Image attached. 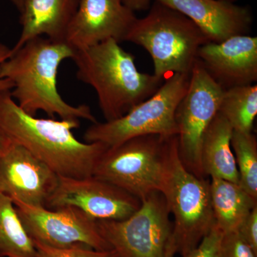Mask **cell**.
I'll return each instance as SVG.
<instances>
[{
	"label": "cell",
	"mask_w": 257,
	"mask_h": 257,
	"mask_svg": "<svg viewBox=\"0 0 257 257\" xmlns=\"http://www.w3.org/2000/svg\"><path fill=\"white\" fill-rule=\"evenodd\" d=\"M10 92L0 93V131L60 177L92 176L96 162L109 147L77 140L72 130L79 127V120L44 119L28 114Z\"/></svg>",
	"instance_id": "cell-1"
},
{
	"label": "cell",
	"mask_w": 257,
	"mask_h": 257,
	"mask_svg": "<svg viewBox=\"0 0 257 257\" xmlns=\"http://www.w3.org/2000/svg\"><path fill=\"white\" fill-rule=\"evenodd\" d=\"M74 50L67 42L38 37L24 44L0 64V78L13 83L11 96L28 114L43 111L51 118L80 119L97 122L86 104L72 106L59 94L57 76L60 64L73 57Z\"/></svg>",
	"instance_id": "cell-2"
},
{
	"label": "cell",
	"mask_w": 257,
	"mask_h": 257,
	"mask_svg": "<svg viewBox=\"0 0 257 257\" xmlns=\"http://www.w3.org/2000/svg\"><path fill=\"white\" fill-rule=\"evenodd\" d=\"M114 40L74 51L79 80L94 88L105 121L124 116L157 92L162 81L139 72L135 56Z\"/></svg>",
	"instance_id": "cell-3"
},
{
	"label": "cell",
	"mask_w": 257,
	"mask_h": 257,
	"mask_svg": "<svg viewBox=\"0 0 257 257\" xmlns=\"http://www.w3.org/2000/svg\"><path fill=\"white\" fill-rule=\"evenodd\" d=\"M161 193L173 216L172 246L183 256L197 247L214 222L210 182L184 167L179 155L177 137L166 140L165 173Z\"/></svg>",
	"instance_id": "cell-4"
},
{
	"label": "cell",
	"mask_w": 257,
	"mask_h": 257,
	"mask_svg": "<svg viewBox=\"0 0 257 257\" xmlns=\"http://www.w3.org/2000/svg\"><path fill=\"white\" fill-rule=\"evenodd\" d=\"M126 42L148 52L154 62V75L162 81L176 74H190L199 48L209 42L192 20L156 1L145 18L138 19Z\"/></svg>",
	"instance_id": "cell-5"
},
{
	"label": "cell",
	"mask_w": 257,
	"mask_h": 257,
	"mask_svg": "<svg viewBox=\"0 0 257 257\" xmlns=\"http://www.w3.org/2000/svg\"><path fill=\"white\" fill-rule=\"evenodd\" d=\"M190 74H176L166 79L156 92L118 119L93 123L84 134L86 143L116 146L145 135L177 136L176 111L188 89Z\"/></svg>",
	"instance_id": "cell-6"
},
{
	"label": "cell",
	"mask_w": 257,
	"mask_h": 257,
	"mask_svg": "<svg viewBox=\"0 0 257 257\" xmlns=\"http://www.w3.org/2000/svg\"><path fill=\"white\" fill-rule=\"evenodd\" d=\"M167 138L145 135L108 147L96 162L92 176L117 186L140 200L161 192Z\"/></svg>",
	"instance_id": "cell-7"
},
{
	"label": "cell",
	"mask_w": 257,
	"mask_h": 257,
	"mask_svg": "<svg viewBox=\"0 0 257 257\" xmlns=\"http://www.w3.org/2000/svg\"><path fill=\"white\" fill-rule=\"evenodd\" d=\"M141 201L138 210L127 219L97 220L99 232L118 257H168L175 251L165 198L157 192Z\"/></svg>",
	"instance_id": "cell-8"
},
{
	"label": "cell",
	"mask_w": 257,
	"mask_h": 257,
	"mask_svg": "<svg viewBox=\"0 0 257 257\" xmlns=\"http://www.w3.org/2000/svg\"><path fill=\"white\" fill-rule=\"evenodd\" d=\"M224 92L197 60L191 71L188 89L176 111L179 157L187 170L202 178H206L201 163L203 138L219 112Z\"/></svg>",
	"instance_id": "cell-9"
},
{
	"label": "cell",
	"mask_w": 257,
	"mask_h": 257,
	"mask_svg": "<svg viewBox=\"0 0 257 257\" xmlns=\"http://www.w3.org/2000/svg\"><path fill=\"white\" fill-rule=\"evenodd\" d=\"M19 216L34 241L54 248L85 246L111 250L101 236L97 220L74 207L47 209L14 202Z\"/></svg>",
	"instance_id": "cell-10"
},
{
	"label": "cell",
	"mask_w": 257,
	"mask_h": 257,
	"mask_svg": "<svg viewBox=\"0 0 257 257\" xmlns=\"http://www.w3.org/2000/svg\"><path fill=\"white\" fill-rule=\"evenodd\" d=\"M141 203L124 189L94 176L84 178L59 176L57 187L45 207H74L96 220L120 221L133 215Z\"/></svg>",
	"instance_id": "cell-11"
},
{
	"label": "cell",
	"mask_w": 257,
	"mask_h": 257,
	"mask_svg": "<svg viewBox=\"0 0 257 257\" xmlns=\"http://www.w3.org/2000/svg\"><path fill=\"white\" fill-rule=\"evenodd\" d=\"M58 178L49 166L8 138L0 156V192L13 202L45 207Z\"/></svg>",
	"instance_id": "cell-12"
},
{
	"label": "cell",
	"mask_w": 257,
	"mask_h": 257,
	"mask_svg": "<svg viewBox=\"0 0 257 257\" xmlns=\"http://www.w3.org/2000/svg\"><path fill=\"white\" fill-rule=\"evenodd\" d=\"M138 19L121 0H79L65 42L74 50L108 40L126 42Z\"/></svg>",
	"instance_id": "cell-13"
},
{
	"label": "cell",
	"mask_w": 257,
	"mask_h": 257,
	"mask_svg": "<svg viewBox=\"0 0 257 257\" xmlns=\"http://www.w3.org/2000/svg\"><path fill=\"white\" fill-rule=\"evenodd\" d=\"M197 60L224 90L257 80V38L235 35L219 43L207 42Z\"/></svg>",
	"instance_id": "cell-14"
},
{
	"label": "cell",
	"mask_w": 257,
	"mask_h": 257,
	"mask_svg": "<svg viewBox=\"0 0 257 257\" xmlns=\"http://www.w3.org/2000/svg\"><path fill=\"white\" fill-rule=\"evenodd\" d=\"M182 13L204 32L209 42L219 43L235 35H247L253 23L248 7L226 0H155Z\"/></svg>",
	"instance_id": "cell-15"
},
{
	"label": "cell",
	"mask_w": 257,
	"mask_h": 257,
	"mask_svg": "<svg viewBox=\"0 0 257 257\" xmlns=\"http://www.w3.org/2000/svg\"><path fill=\"white\" fill-rule=\"evenodd\" d=\"M79 0H26L20 14L22 32L12 51L35 37L45 35L64 41L69 24L78 9Z\"/></svg>",
	"instance_id": "cell-16"
},
{
	"label": "cell",
	"mask_w": 257,
	"mask_h": 257,
	"mask_svg": "<svg viewBox=\"0 0 257 257\" xmlns=\"http://www.w3.org/2000/svg\"><path fill=\"white\" fill-rule=\"evenodd\" d=\"M233 128L219 112L206 130L201 147V163L205 177L239 183L231 141Z\"/></svg>",
	"instance_id": "cell-17"
},
{
	"label": "cell",
	"mask_w": 257,
	"mask_h": 257,
	"mask_svg": "<svg viewBox=\"0 0 257 257\" xmlns=\"http://www.w3.org/2000/svg\"><path fill=\"white\" fill-rule=\"evenodd\" d=\"M211 207L215 225L224 234L239 230L257 206V200L239 185L225 179L210 177Z\"/></svg>",
	"instance_id": "cell-18"
},
{
	"label": "cell",
	"mask_w": 257,
	"mask_h": 257,
	"mask_svg": "<svg viewBox=\"0 0 257 257\" xmlns=\"http://www.w3.org/2000/svg\"><path fill=\"white\" fill-rule=\"evenodd\" d=\"M0 257H37L35 243L11 199L0 192Z\"/></svg>",
	"instance_id": "cell-19"
},
{
	"label": "cell",
	"mask_w": 257,
	"mask_h": 257,
	"mask_svg": "<svg viewBox=\"0 0 257 257\" xmlns=\"http://www.w3.org/2000/svg\"><path fill=\"white\" fill-rule=\"evenodd\" d=\"M219 113L234 131L251 133L257 114L256 84L238 86L224 90Z\"/></svg>",
	"instance_id": "cell-20"
},
{
	"label": "cell",
	"mask_w": 257,
	"mask_h": 257,
	"mask_svg": "<svg viewBox=\"0 0 257 257\" xmlns=\"http://www.w3.org/2000/svg\"><path fill=\"white\" fill-rule=\"evenodd\" d=\"M239 176V185L257 200V141L252 133L233 130L231 141Z\"/></svg>",
	"instance_id": "cell-21"
},
{
	"label": "cell",
	"mask_w": 257,
	"mask_h": 257,
	"mask_svg": "<svg viewBox=\"0 0 257 257\" xmlns=\"http://www.w3.org/2000/svg\"><path fill=\"white\" fill-rule=\"evenodd\" d=\"M37 257H118L114 250L98 251L85 246L69 248H54L43 243L34 241Z\"/></svg>",
	"instance_id": "cell-22"
},
{
	"label": "cell",
	"mask_w": 257,
	"mask_h": 257,
	"mask_svg": "<svg viewBox=\"0 0 257 257\" xmlns=\"http://www.w3.org/2000/svg\"><path fill=\"white\" fill-rule=\"evenodd\" d=\"M221 257H257V253L236 231L223 234Z\"/></svg>",
	"instance_id": "cell-23"
},
{
	"label": "cell",
	"mask_w": 257,
	"mask_h": 257,
	"mask_svg": "<svg viewBox=\"0 0 257 257\" xmlns=\"http://www.w3.org/2000/svg\"><path fill=\"white\" fill-rule=\"evenodd\" d=\"M224 233L214 224L197 247L182 257H221V243Z\"/></svg>",
	"instance_id": "cell-24"
},
{
	"label": "cell",
	"mask_w": 257,
	"mask_h": 257,
	"mask_svg": "<svg viewBox=\"0 0 257 257\" xmlns=\"http://www.w3.org/2000/svg\"><path fill=\"white\" fill-rule=\"evenodd\" d=\"M238 231L257 253V206L251 210Z\"/></svg>",
	"instance_id": "cell-25"
},
{
	"label": "cell",
	"mask_w": 257,
	"mask_h": 257,
	"mask_svg": "<svg viewBox=\"0 0 257 257\" xmlns=\"http://www.w3.org/2000/svg\"><path fill=\"white\" fill-rule=\"evenodd\" d=\"M10 55H11V49L0 42V64L7 60ZM13 89V83L8 79L0 78V93L11 91Z\"/></svg>",
	"instance_id": "cell-26"
},
{
	"label": "cell",
	"mask_w": 257,
	"mask_h": 257,
	"mask_svg": "<svg viewBox=\"0 0 257 257\" xmlns=\"http://www.w3.org/2000/svg\"><path fill=\"white\" fill-rule=\"evenodd\" d=\"M121 2L135 13L147 11L152 5V0H121Z\"/></svg>",
	"instance_id": "cell-27"
},
{
	"label": "cell",
	"mask_w": 257,
	"mask_h": 257,
	"mask_svg": "<svg viewBox=\"0 0 257 257\" xmlns=\"http://www.w3.org/2000/svg\"><path fill=\"white\" fill-rule=\"evenodd\" d=\"M10 1L11 2L12 4L14 5L15 8H16L20 14L23 12L26 0H10Z\"/></svg>",
	"instance_id": "cell-28"
},
{
	"label": "cell",
	"mask_w": 257,
	"mask_h": 257,
	"mask_svg": "<svg viewBox=\"0 0 257 257\" xmlns=\"http://www.w3.org/2000/svg\"><path fill=\"white\" fill-rule=\"evenodd\" d=\"M8 140V138L0 131V156H1L2 152H3V149H4L5 144L7 143Z\"/></svg>",
	"instance_id": "cell-29"
},
{
	"label": "cell",
	"mask_w": 257,
	"mask_h": 257,
	"mask_svg": "<svg viewBox=\"0 0 257 257\" xmlns=\"http://www.w3.org/2000/svg\"><path fill=\"white\" fill-rule=\"evenodd\" d=\"M175 253L174 251H171L170 254H169L168 257H174L175 256Z\"/></svg>",
	"instance_id": "cell-30"
},
{
	"label": "cell",
	"mask_w": 257,
	"mask_h": 257,
	"mask_svg": "<svg viewBox=\"0 0 257 257\" xmlns=\"http://www.w3.org/2000/svg\"><path fill=\"white\" fill-rule=\"evenodd\" d=\"M226 1L232 2V3H234L236 0H226Z\"/></svg>",
	"instance_id": "cell-31"
}]
</instances>
